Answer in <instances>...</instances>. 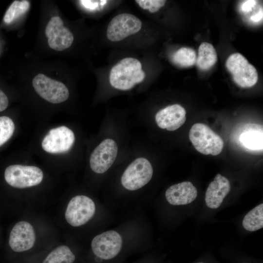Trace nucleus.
Segmentation results:
<instances>
[{
    "instance_id": "obj_1",
    "label": "nucleus",
    "mask_w": 263,
    "mask_h": 263,
    "mask_svg": "<svg viewBox=\"0 0 263 263\" xmlns=\"http://www.w3.org/2000/svg\"><path fill=\"white\" fill-rule=\"evenodd\" d=\"M145 77L142 65L138 59L125 57L120 60L111 70L109 81L115 89L128 90L141 82Z\"/></svg>"
},
{
    "instance_id": "obj_2",
    "label": "nucleus",
    "mask_w": 263,
    "mask_h": 263,
    "mask_svg": "<svg viewBox=\"0 0 263 263\" xmlns=\"http://www.w3.org/2000/svg\"><path fill=\"white\" fill-rule=\"evenodd\" d=\"M189 138L194 148L205 155H217L224 147L222 138L203 123H197L192 125Z\"/></svg>"
},
{
    "instance_id": "obj_3",
    "label": "nucleus",
    "mask_w": 263,
    "mask_h": 263,
    "mask_svg": "<svg viewBox=\"0 0 263 263\" xmlns=\"http://www.w3.org/2000/svg\"><path fill=\"white\" fill-rule=\"evenodd\" d=\"M225 66L233 81L239 86L249 88L257 82L258 74L256 69L241 54L236 53L229 56Z\"/></svg>"
},
{
    "instance_id": "obj_4",
    "label": "nucleus",
    "mask_w": 263,
    "mask_h": 263,
    "mask_svg": "<svg viewBox=\"0 0 263 263\" xmlns=\"http://www.w3.org/2000/svg\"><path fill=\"white\" fill-rule=\"evenodd\" d=\"M4 177L11 187L24 188L39 184L43 179V173L36 166L12 165L5 169Z\"/></svg>"
},
{
    "instance_id": "obj_5",
    "label": "nucleus",
    "mask_w": 263,
    "mask_h": 263,
    "mask_svg": "<svg viewBox=\"0 0 263 263\" xmlns=\"http://www.w3.org/2000/svg\"><path fill=\"white\" fill-rule=\"evenodd\" d=\"M153 169L147 159L138 158L127 168L121 177L122 186L129 190L138 189L151 180Z\"/></svg>"
},
{
    "instance_id": "obj_6",
    "label": "nucleus",
    "mask_w": 263,
    "mask_h": 263,
    "mask_svg": "<svg viewBox=\"0 0 263 263\" xmlns=\"http://www.w3.org/2000/svg\"><path fill=\"white\" fill-rule=\"evenodd\" d=\"M32 84L37 93L50 103H60L69 97V90L64 84L43 74L40 73L35 76Z\"/></svg>"
},
{
    "instance_id": "obj_7",
    "label": "nucleus",
    "mask_w": 263,
    "mask_h": 263,
    "mask_svg": "<svg viewBox=\"0 0 263 263\" xmlns=\"http://www.w3.org/2000/svg\"><path fill=\"white\" fill-rule=\"evenodd\" d=\"M95 206L93 201L85 195H77L69 202L65 214L67 222L73 226L87 223L94 215Z\"/></svg>"
},
{
    "instance_id": "obj_8",
    "label": "nucleus",
    "mask_w": 263,
    "mask_h": 263,
    "mask_svg": "<svg viewBox=\"0 0 263 263\" xmlns=\"http://www.w3.org/2000/svg\"><path fill=\"white\" fill-rule=\"evenodd\" d=\"M142 24L140 19L133 15L120 14L113 18L108 24L107 37L113 42L121 41L139 32Z\"/></svg>"
},
{
    "instance_id": "obj_9",
    "label": "nucleus",
    "mask_w": 263,
    "mask_h": 263,
    "mask_svg": "<svg viewBox=\"0 0 263 263\" xmlns=\"http://www.w3.org/2000/svg\"><path fill=\"white\" fill-rule=\"evenodd\" d=\"M75 140L73 132L66 126L51 129L43 138L41 146L45 151L60 153L68 151Z\"/></svg>"
},
{
    "instance_id": "obj_10",
    "label": "nucleus",
    "mask_w": 263,
    "mask_h": 263,
    "mask_svg": "<svg viewBox=\"0 0 263 263\" xmlns=\"http://www.w3.org/2000/svg\"><path fill=\"white\" fill-rule=\"evenodd\" d=\"M120 235L114 230H109L95 236L91 243L92 249L98 258L110 260L120 252L122 246Z\"/></svg>"
},
{
    "instance_id": "obj_11",
    "label": "nucleus",
    "mask_w": 263,
    "mask_h": 263,
    "mask_svg": "<svg viewBox=\"0 0 263 263\" xmlns=\"http://www.w3.org/2000/svg\"><path fill=\"white\" fill-rule=\"evenodd\" d=\"M45 33L49 47L57 51L69 48L74 39L72 33L64 26L63 20L58 16L51 18L45 28Z\"/></svg>"
},
{
    "instance_id": "obj_12",
    "label": "nucleus",
    "mask_w": 263,
    "mask_h": 263,
    "mask_svg": "<svg viewBox=\"0 0 263 263\" xmlns=\"http://www.w3.org/2000/svg\"><path fill=\"white\" fill-rule=\"evenodd\" d=\"M118 151L116 143L112 139L101 142L94 150L90 158V167L97 173H103L115 161Z\"/></svg>"
},
{
    "instance_id": "obj_13",
    "label": "nucleus",
    "mask_w": 263,
    "mask_h": 263,
    "mask_svg": "<svg viewBox=\"0 0 263 263\" xmlns=\"http://www.w3.org/2000/svg\"><path fill=\"white\" fill-rule=\"evenodd\" d=\"M36 241V234L32 225L26 221L17 223L11 229L8 244L15 252H20L31 249Z\"/></svg>"
},
{
    "instance_id": "obj_14",
    "label": "nucleus",
    "mask_w": 263,
    "mask_h": 263,
    "mask_svg": "<svg viewBox=\"0 0 263 263\" xmlns=\"http://www.w3.org/2000/svg\"><path fill=\"white\" fill-rule=\"evenodd\" d=\"M186 120V110L178 104L168 106L159 111L155 115V121L158 127L169 131L178 129Z\"/></svg>"
},
{
    "instance_id": "obj_15",
    "label": "nucleus",
    "mask_w": 263,
    "mask_h": 263,
    "mask_svg": "<svg viewBox=\"0 0 263 263\" xmlns=\"http://www.w3.org/2000/svg\"><path fill=\"white\" fill-rule=\"evenodd\" d=\"M230 188L228 179L219 173L217 174L207 189L205 194L207 206L211 209L218 208L229 193Z\"/></svg>"
},
{
    "instance_id": "obj_16",
    "label": "nucleus",
    "mask_w": 263,
    "mask_h": 263,
    "mask_svg": "<svg viewBox=\"0 0 263 263\" xmlns=\"http://www.w3.org/2000/svg\"><path fill=\"white\" fill-rule=\"evenodd\" d=\"M197 195L196 188L189 181L172 185L167 189L165 193L167 201L174 206L189 204L195 200Z\"/></svg>"
},
{
    "instance_id": "obj_17",
    "label": "nucleus",
    "mask_w": 263,
    "mask_h": 263,
    "mask_svg": "<svg viewBox=\"0 0 263 263\" xmlns=\"http://www.w3.org/2000/svg\"><path fill=\"white\" fill-rule=\"evenodd\" d=\"M238 141L240 145L246 150L261 151L263 150V126L248 123L240 127L238 131Z\"/></svg>"
},
{
    "instance_id": "obj_18",
    "label": "nucleus",
    "mask_w": 263,
    "mask_h": 263,
    "mask_svg": "<svg viewBox=\"0 0 263 263\" xmlns=\"http://www.w3.org/2000/svg\"><path fill=\"white\" fill-rule=\"evenodd\" d=\"M218 59L216 50L208 42H202L198 48L196 63L200 69L207 70L214 65Z\"/></svg>"
},
{
    "instance_id": "obj_19",
    "label": "nucleus",
    "mask_w": 263,
    "mask_h": 263,
    "mask_svg": "<svg viewBox=\"0 0 263 263\" xmlns=\"http://www.w3.org/2000/svg\"><path fill=\"white\" fill-rule=\"evenodd\" d=\"M242 225L249 231H255L263 227V204L255 207L244 217Z\"/></svg>"
},
{
    "instance_id": "obj_20",
    "label": "nucleus",
    "mask_w": 263,
    "mask_h": 263,
    "mask_svg": "<svg viewBox=\"0 0 263 263\" xmlns=\"http://www.w3.org/2000/svg\"><path fill=\"white\" fill-rule=\"evenodd\" d=\"M75 256L66 245H61L51 252L43 263H73Z\"/></svg>"
},
{
    "instance_id": "obj_21",
    "label": "nucleus",
    "mask_w": 263,
    "mask_h": 263,
    "mask_svg": "<svg viewBox=\"0 0 263 263\" xmlns=\"http://www.w3.org/2000/svg\"><path fill=\"white\" fill-rule=\"evenodd\" d=\"M172 60L175 63L180 66L190 67L196 62V52L192 48L182 47L173 54Z\"/></svg>"
},
{
    "instance_id": "obj_22",
    "label": "nucleus",
    "mask_w": 263,
    "mask_h": 263,
    "mask_svg": "<svg viewBox=\"0 0 263 263\" xmlns=\"http://www.w3.org/2000/svg\"><path fill=\"white\" fill-rule=\"evenodd\" d=\"M30 7V3L27 0H15L6 11L3 20L6 24L12 23L19 16L25 13Z\"/></svg>"
},
{
    "instance_id": "obj_23",
    "label": "nucleus",
    "mask_w": 263,
    "mask_h": 263,
    "mask_svg": "<svg viewBox=\"0 0 263 263\" xmlns=\"http://www.w3.org/2000/svg\"><path fill=\"white\" fill-rule=\"evenodd\" d=\"M15 125L9 117H0V147L6 142L13 135Z\"/></svg>"
},
{
    "instance_id": "obj_24",
    "label": "nucleus",
    "mask_w": 263,
    "mask_h": 263,
    "mask_svg": "<svg viewBox=\"0 0 263 263\" xmlns=\"http://www.w3.org/2000/svg\"><path fill=\"white\" fill-rule=\"evenodd\" d=\"M135 2L142 9L148 10L151 13H155L164 6L166 1L165 0H136Z\"/></svg>"
},
{
    "instance_id": "obj_25",
    "label": "nucleus",
    "mask_w": 263,
    "mask_h": 263,
    "mask_svg": "<svg viewBox=\"0 0 263 263\" xmlns=\"http://www.w3.org/2000/svg\"><path fill=\"white\" fill-rule=\"evenodd\" d=\"M256 4V0H248L243 2L241 6V10L244 13L251 11Z\"/></svg>"
},
{
    "instance_id": "obj_26",
    "label": "nucleus",
    "mask_w": 263,
    "mask_h": 263,
    "mask_svg": "<svg viewBox=\"0 0 263 263\" xmlns=\"http://www.w3.org/2000/svg\"><path fill=\"white\" fill-rule=\"evenodd\" d=\"M8 105V99L4 93L0 90V112L5 110Z\"/></svg>"
},
{
    "instance_id": "obj_27",
    "label": "nucleus",
    "mask_w": 263,
    "mask_h": 263,
    "mask_svg": "<svg viewBox=\"0 0 263 263\" xmlns=\"http://www.w3.org/2000/svg\"><path fill=\"white\" fill-rule=\"evenodd\" d=\"M81 3L85 7L94 9H95L96 7L98 6L99 2L98 0H80Z\"/></svg>"
},
{
    "instance_id": "obj_28",
    "label": "nucleus",
    "mask_w": 263,
    "mask_h": 263,
    "mask_svg": "<svg viewBox=\"0 0 263 263\" xmlns=\"http://www.w3.org/2000/svg\"><path fill=\"white\" fill-rule=\"evenodd\" d=\"M263 10L261 9L258 13L250 17V19L254 22H258L260 21L263 19Z\"/></svg>"
},
{
    "instance_id": "obj_29",
    "label": "nucleus",
    "mask_w": 263,
    "mask_h": 263,
    "mask_svg": "<svg viewBox=\"0 0 263 263\" xmlns=\"http://www.w3.org/2000/svg\"><path fill=\"white\" fill-rule=\"evenodd\" d=\"M202 263V262H200V263Z\"/></svg>"
}]
</instances>
